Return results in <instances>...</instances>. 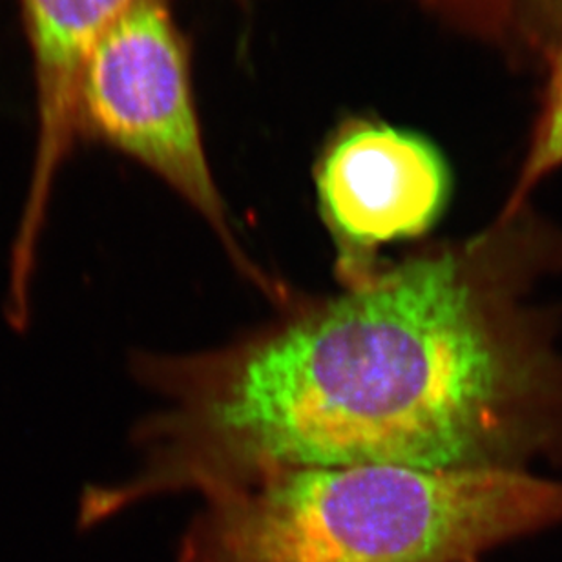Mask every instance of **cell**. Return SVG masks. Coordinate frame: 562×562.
Instances as JSON below:
<instances>
[{
  "label": "cell",
  "mask_w": 562,
  "mask_h": 562,
  "mask_svg": "<svg viewBox=\"0 0 562 562\" xmlns=\"http://www.w3.org/2000/svg\"><path fill=\"white\" fill-rule=\"evenodd\" d=\"M203 501L176 562H476L562 522L531 471L303 468Z\"/></svg>",
  "instance_id": "2"
},
{
  "label": "cell",
  "mask_w": 562,
  "mask_h": 562,
  "mask_svg": "<svg viewBox=\"0 0 562 562\" xmlns=\"http://www.w3.org/2000/svg\"><path fill=\"white\" fill-rule=\"evenodd\" d=\"M319 211L335 244L341 286L362 285L396 239L420 238L448 198V168L426 139L363 123L330 143L316 173Z\"/></svg>",
  "instance_id": "4"
},
{
  "label": "cell",
  "mask_w": 562,
  "mask_h": 562,
  "mask_svg": "<svg viewBox=\"0 0 562 562\" xmlns=\"http://www.w3.org/2000/svg\"><path fill=\"white\" fill-rule=\"evenodd\" d=\"M562 167V41L552 65V76L548 85L544 109L537 123L530 150L526 156L519 178L508 201L504 203L498 216H514L528 203V195L536 184L548 173Z\"/></svg>",
  "instance_id": "6"
},
{
  "label": "cell",
  "mask_w": 562,
  "mask_h": 562,
  "mask_svg": "<svg viewBox=\"0 0 562 562\" xmlns=\"http://www.w3.org/2000/svg\"><path fill=\"white\" fill-rule=\"evenodd\" d=\"M134 0H21L37 92V156L15 245L33 250L43 227L57 168L79 131L77 92L99 37Z\"/></svg>",
  "instance_id": "5"
},
{
  "label": "cell",
  "mask_w": 562,
  "mask_h": 562,
  "mask_svg": "<svg viewBox=\"0 0 562 562\" xmlns=\"http://www.w3.org/2000/svg\"><path fill=\"white\" fill-rule=\"evenodd\" d=\"M561 272L562 228L528 205L292 297L225 346L137 357L161 406L137 427L136 473L87 490L82 522L303 468L562 470V308L536 300Z\"/></svg>",
  "instance_id": "1"
},
{
  "label": "cell",
  "mask_w": 562,
  "mask_h": 562,
  "mask_svg": "<svg viewBox=\"0 0 562 562\" xmlns=\"http://www.w3.org/2000/svg\"><path fill=\"white\" fill-rule=\"evenodd\" d=\"M77 123L170 184L258 291L278 305L291 300L231 227L201 140L187 54L162 0H134L99 37L82 68Z\"/></svg>",
  "instance_id": "3"
}]
</instances>
